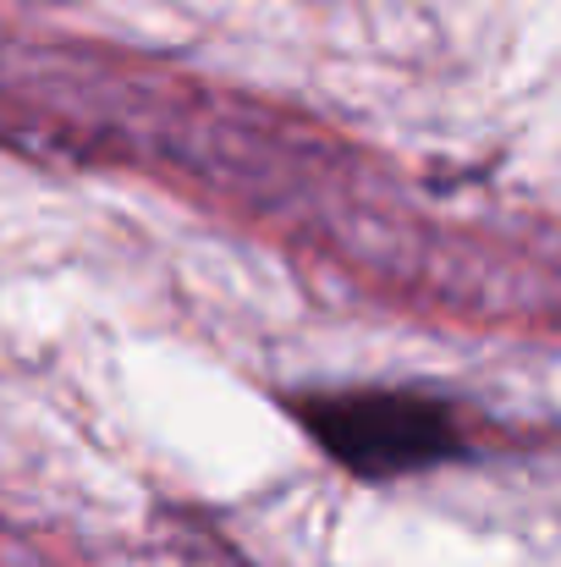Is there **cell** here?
Instances as JSON below:
<instances>
[{"label":"cell","mask_w":561,"mask_h":567,"mask_svg":"<svg viewBox=\"0 0 561 567\" xmlns=\"http://www.w3.org/2000/svg\"><path fill=\"white\" fill-rule=\"evenodd\" d=\"M298 419L320 452L359 480L418 474L463 452L451 408L424 391H325L309 396Z\"/></svg>","instance_id":"cell-1"}]
</instances>
